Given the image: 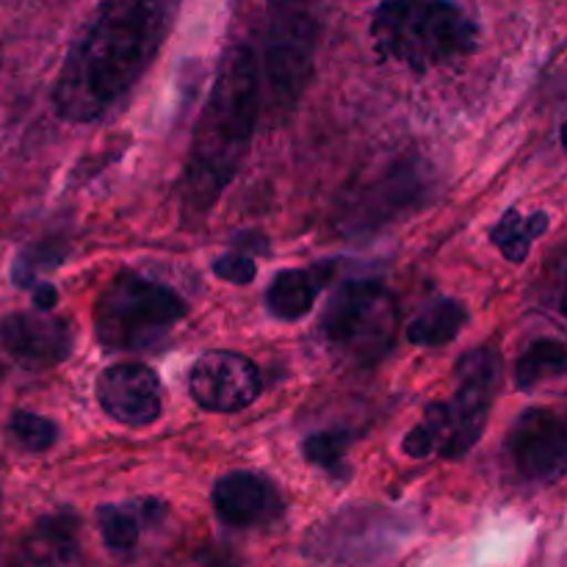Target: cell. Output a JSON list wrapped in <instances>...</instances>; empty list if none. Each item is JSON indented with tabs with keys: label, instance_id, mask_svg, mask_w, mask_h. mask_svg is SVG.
Returning <instances> with one entry per match:
<instances>
[{
	"label": "cell",
	"instance_id": "obj_1",
	"mask_svg": "<svg viewBox=\"0 0 567 567\" xmlns=\"http://www.w3.org/2000/svg\"><path fill=\"white\" fill-rule=\"evenodd\" d=\"M177 11L181 0H100L55 78V114L81 125L109 114L150 70Z\"/></svg>",
	"mask_w": 567,
	"mask_h": 567
},
{
	"label": "cell",
	"instance_id": "obj_2",
	"mask_svg": "<svg viewBox=\"0 0 567 567\" xmlns=\"http://www.w3.org/2000/svg\"><path fill=\"white\" fill-rule=\"evenodd\" d=\"M260 114L258 61L249 44H233L221 59L188 144L181 177L183 210L203 216L219 203L241 169Z\"/></svg>",
	"mask_w": 567,
	"mask_h": 567
},
{
	"label": "cell",
	"instance_id": "obj_3",
	"mask_svg": "<svg viewBox=\"0 0 567 567\" xmlns=\"http://www.w3.org/2000/svg\"><path fill=\"white\" fill-rule=\"evenodd\" d=\"M369 33L382 59L413 72L441 70L480 48V25L454 0H382Z\"/></svg>",
	"mask_w": 567,
	"mask_h": 567
},
{
	"label": "cell",
	"instance_id": "obj_4",
	"mask_svg": "<svg viewBox=\"0 0 567 567\" xmlns=\"http://www.w3.org/2000/svg\"><path fill=\"white\" fill-rule=\"evenodd\" d=\"M457 388L443 402H432L424 419L408 432L402 452L413 460H460L480 443L502 385V358L496 349H471L454 365Z\"/></svg>",
	"mask_w": 567,
	"mask_h": 567
},
{
	"label": "cell",
	"instance_id": "obj_5",
	"mask_svg": "<svg viewBox=\"0 0 567 567\" xmlns=\"http://www.w3.org/2000/svg\"><path fill=\"white\" fill-rule=\"evenodd\" d=\"M188 313L181 293L138 271H120L94 305V332L111 352H142L164 341Z\"/></svg>",
	"mask_w": 567,
	"mask_h": 567
},
{
	"label": "cell",
	"instance_id": "obj_6",
	"mask_svg": "<svg viewBox=\"0 0 567 567\" xmlns=\"http://www.w3.org/2000/svg\"><path fill=\"white\" fill-rule=\"evenodd\" d=\"M324 347L349 369H374L388 358L399 330V305L380 280H349L336 288L319 321Z\"/></svg>",
	"mask_w": 567,
	"mask_h": 567
},
{
	"label": "cell",
	"instance_id": "obj_7",
	"mask_svg": "<svg viewBox=\"0 0 567 567\" xmlns=\"http://www.w3.org/2000/svg\"><path fill=\"white\" fill-rule=\"evenodd\" d=\"M402 526H396V515L374 507L343 509L310 535L308 554L321 563H369L391 548V537H396Z\"/></svg>",
	"mask_w": 567,
	"mask_h": 567
},
{
	"label": "cell",
	"instance_id": "obj_8",
	"mask_svg": "<svg viewBox=\"0 0 567 567\" xmlns=\"http://www.w3.org/2000/svg\"><path fill=\"white\" fill-rule=\"evenodd\" d=\"M188 393L210 413H236L260 396V371L244 354L214 349L199 354L192 365Z\"/></svg>",
	"mask_w": 567,
	"mask_h": 567
},
{
	"label": "cell",
	"instance_id": "obj_9",
	"mask_svg": "<svg viewBox=\"0 0 567 567\" xmlns=\"http://www.w3.org/2000/svg\"><path fill=\"white\" fill-rule=\"evenodd\" d=\"M509 454L526 480L557 482L567 465V426L557 410L532 408L509 432Z\"/></svg>",
	"mask_w": 567,
	"mask_h": 567
},
{
	"label": "cell",
	"instance_id": "obj_10",
	"mask_svg": "<svg viewBox=\"0 0 567 567\" xmlns=\"http://www.w3.org/2000/svg\"><path fill=\"white\" fill-rule=\"evenodd\" d=\"M97 402L116 424H153L164 410L158 374L144 363L111 365L97 377Z\"/></svg>",
	"mask_w": 567,
	"mask_h": 567
},
{
	"label": "cell",
	"instance_id": "obj_11",
	"mask_svg": "<svg viewBox=\"0 0 567 567\" xmlns=\"http://www.w3.org/2000/svg\"><path fill=\"white\" fill-rule=\"evenodd\" d=\"M0 343L25 369H53L64 363L75 347L70 321L39 313H11L0 321Z\"/></svg>",
	"mask_w": 567,
	"mask_h": 567
},
{
	"label": "cell",
	"instance_id": "obj_12",
	"mask_svg": "<svg viewBox=\"0 0 567 567\" xmlns=\"http://www.w3.org/2000/svg\"><path fill=\"white\" fill-rule=\"evenodd\" d=\"M424 192L426 186L415 164H396L360 186V192L349 203L343 221L349 227H360V230L382 225L391 216L415 208V199L424 197Z\"/></svg>",
	"mask_w": 567,
	"mask_h": 567
},
{
	"label": "cell",
	"instance_id": "obj_13",
	"mask_svg": "<svg viewBox=\"0 0 567 567\" xmlns=\"http://www.w3.org/2000/svg\"><path fill=\"white\" fill-rule=\"evenodd\" d=\"M210 504L219 520L236 529L269 524L282 509L280 493L271 485L269 476L255 474V471H233L216 480Z\"/></svg>",
	"mask_w": 567,
	"mask_h": 567
},
{
	"label": "cell",
	"instance_id": "obj_14",
	"mask_svg": "<svg viewBox=\"0 0 567 567\" xmlns=\"http://www.w3.org/2000/svg\"><path fill=\"white\" fill-rule=\"evenodd\" d=\"M9 567H81L75 515L53 513L39 518L22 537Z\"/></svg>",
	"mask_w": 567,
	"mask_h": 567
},
{
	"label": "cell",
	"instance_id": "obj_15",
	"mask_svg": "<svg viewBox=\"0 0 567 567\" xmlns=\"http://www.w3.org/2000/svg\"><path fill=\"white\" fill-rule=\"evenodd\" d=\"M332 266H310V269H286L271 277L266 288V308L280 321H299L313 310L321 288L327 286Z\"/></svg>",
	"mask_w": 567,
	"mask_h": 567
},
{
	"label": "cell",
	"instance_id": "obj_16",
	"mask_svg": "<svg viewBox=\"0 0 567 567\" xmlns=\"http://www.w3.org/2000/svg\"><path fill=\"white\" fill-rule=\"evenodd\" d=\"M468 310L457 299H435L408 327V341L415 347H446L463 332Z\"/></svg>",
	"mask_w": 567,
	"mask_h": 567
},
{
	"label": "cell",
	"instance_id": "obj_17",
	"mask_svg": "<svg viewBox=\"0 0 567 567\" xmlns=\"http://www.w3.org/2000/svg\"><path fill=\"white\" fill-rule=\"evenodd\" d=\"M548 230V214L535 210V214H520V210H507L496 227L491 230L493 247L502 249L509 264H520L529 258L532 244Z\"/></svg>",
	"mask_w": 567,
	"mask_h": 567
},
{
	"label": "cell",
	"instance_id": "obj_18",
	"mask_svg": "<svg viewBox=\"0 0 567 567\" xmlns=\"http://www.w3.org/2000/svg\"><path fill=\"white\" fill-rule=\"evenodd\" d=\"M567 369V352L565 343L559 338H537L515 365V385L520 391H532V388L543 385V382L559 380Z\"/></svg>",
	"mask_w": 567,
	"mask_h": 567
},
{
	"label": "cell",
	"instance_id": "obj_19",
	"mask_svg": "<svg viewBox=\"0 0 567 567\" xmlns=\"http://www.w3.org/2000/svg\"><path fill=\"white\" fill-rule=\"evenodd\" d=\"M66 255L64 238H42V241H33L22 249L14 258V266H11V280L20 288H28L31 291L37 282H42V277L48 275L50 269L61 264V258Z\"/></svg>",
	"mask_w": 567,
	"mask_h": 567
},
{
	"label": "cell",
	"instance_id": "obj_20",
	"mask_svg": "<svg viewBox=\"0 0 567 567\" xmlns=\"http://www.w3.org/2000/svg\"><path fill=\"white\" fill-rule=\"evenodd\" d=\"M97 526L103 543L116 554L133 551L142 535V518L133 509L120 507V504H103L97 509Z\"/></svg>",
	"mask_w": 567,
	"mask_h": 567
},
{
	"label": "cell",
	"instance_id": "obj_21",
	"mask_svg": "<svg viewBox=\"0 0 567 567\" xmlns=\"http://www.w3.org/2000/svg\"><path fill=\"white\" fill-rule=\"evenodd\" d=\"M349 443H352L349 430L332 426V430H319L305 437L302 454L308 457V463L319 465V468L330 471V474H341L343 463H347Z\"/></svg>",
	"mask_w": 567,
	"mask_h": 567
},
{
	"label": "cell",
	"instance_id": "obj_22",
	"mask_svg": "<svg viewBox=\"0 0 567 567\" xmlns=\"http://www.w3.org/2000/svg\"><path fill=\"white\" fill-rule=\"evenodd\" d=\"M9 435L14 437V443L20 449L39 454L48 452L59 441V426H55V421L31 413V410H14L9 419Z\"/></svg>",
	"mask_w": 567,
	"mask_h": 567
},
{
	"label": "cell",
	"instance_id": "obj_23",
	"mask_svg": "<svg viewBox=\"0 0 567 567\" xmlns=\"http://www.w3.org/2000/svg\"><path fill=\"white\" fill-rule=\"evenodd\" d=\"M210 269H214V275L219 277V280L233 282V286H249V282L255 280V275H258L255 260L241 252H225L221 258L214 260Z\"/></svg>",
	"mask_w": 567,
	"mask_h": 567
},
{
	"label": "cell",
	"instance_id": "obj_24",
	"mask_svg": "<svg viewBox=\"0 0 567 567\" xmlns=\"http://www.w3.org/2000/svg\"><path fill=\"white\" fill-rule=\"evenodd\" d=\"M31 297H33V305H37L39 310H50L55 302H59V291H55L50 282H37V286L31 288Z\"/></svg>",
	"mask_w": 567,
	"mask_h": 567
}]
</instances>
